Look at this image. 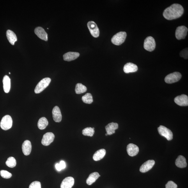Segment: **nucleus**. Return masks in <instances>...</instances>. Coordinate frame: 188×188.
<instances>
[{"label":"nucleus","instance_id":"obj_20","mask_svg":"<svg viewBox=\"0 0 188 188\" xmlns=\"http://www.w3.org/2000/svg\"><path fill=\"white\" fill-rule=\"evenodd\" d=\"M79 55L78 52H68L63 55V58L65 61H70L78 58Z\"/></svg>","mask_w":188,"mask_h":188},{"label":"nucleus","instance_id":"obj_15","mask_svg":"<svg viewBox=\"0 0 188 188\" xmlns=\"http://www.w3.org/2000/svg\"><path fill=\"white\" fill-rule=\"evenodd\" d=\"M139 149L136 145L130 144L127 146V152L128 155L131 157H134L138 154Z\"/></svg>","mask_w":188,"mask_h":188},{"label":"nucleus","instance_id":"obj_37","mask_svg":"<svg viewBox=\"0 0 188 188\" xmlns=\"http://www.w3.org/2000/svg\"><path fill=\"white\" fill-rule=\"evenodd\" d=\"M105 135H106V136H108V134L107 133L106 134H105Z\"/></svg>","mask_w":188,"mask_h":188},{"label":"nucleus","instance_id":"obj_19","mask_svg":"<svg viewBox=\"0 0 188 188\" xmlns=\"http://www.w3.org/2000/svg\"><path fill=\"white\" fill-rule=\"evenodd\" d=\"M118 127V125L117 123L112 122L105 127V129L108 135H111L115 133V130L117 129Z\"/></svg>","mask_w":188,"mask_h":188},{"label":"nucleus","instance_id":"obj_16","mask_svg":"<svg viewBox=\"0 0 188 188\" xmlns=\"http://www.w3.org/2000/svg\"><path fill=\"white\" fill-rule=\"evenodd\" d=\"M52 115L53 120L56 122H60L62 120V115L60 109L57 106L53 108L52 110Z\"/></svg>","mask_w":188,"mask_h":188},{"label":"nucleus","instance_id":"obj_8","mask_svg":"<svg viewBox=\"0 0 188 188\" xmlns=\"http://www.w3.org/2000/svg\"><path fill=\"white\" fill-rule=\"evenodd\" d=\"M188 29L186 27L184 26L178 27L175 32L176 37L178 40L185 39L187 35Z\"/></svg>","mask_w":188,"mask_h":188},{"label":"nucleus","instance_id":"obj_27","mask_svg":"<svg viewBox=\"0 0 188 188\" xmlns=\"http://www.w3.org/2000/svg\"><path fill=\"white\" fill-rule=\"evenodd\" d=\"M75 90L76 94H81L86 92L87 88L81 83H77L76 86Z\"/></svg>","mask_w":188,"mask_h":188},{"label":"nucleus","instance_id":"obj_34","mask_svg":"<svg viewBox=\"0 0 188 188\" xmlns=\"http://www.w3.org/2000/svg\"><path fill=\"white\" fill-rule=\"evenodd\" d=\"M180 56L181 57H183L185 59H188V49L183 50L182 51H181L180 53Z\"/></svg>","mask_w":188,"mask_h":188},{"label":"nucleus","instance_id":"obj_33","mask_svg":"<svg viewBox=\"0 0 188 188\" xmlns=\"http://www.w3.org/2000/svg\"><path fill=\"white\" fill-rule=\"evenodd\" d=\"M166 188H177V185L172 181H169L166 185Z\"/></svg>","mask_w":188,"mask_h":188},{"label":"nucleus","instance_id":"obj_1","mask_svg":"<svg viewBox=\"0 0 188 188\" xmlns=\"http://www.w3.org/2000/svg\"><path fill=\"white\" fill-rule=\"evenodd\" d=\"M184 9L180 4H174L164 10L163 16L165 19L171 20L177 19L182 16Z\"/></svg>","mask_w":188,"mask_h":188},{"label":"nucleus","instance_id":"obj_29","mask_svg":"<svg viewBox=\"0 0 188 188\" xmlns=\"http://www.w3.org/2000/svg\"><path fill=\"white\" fill-rule=\"evenodd\" d=\"M82 100L87 104H91L93 102L92 95L90 93H87L82 97Z\"/></svg>","mask_w":188,"mask_h":188},{"label":"nucleus","instance_id":"obj_17","mask_svg":"<svg viewBox=\"0 0 188 188\" xmlns=\"http://www.w3.org/2000/svg\"><path fill=\"white\" fill-rule=\"evenodd\" d=\"M138 70V68L137 66L135 64L131 63L126 64L123 67L124 72L127 74L136 72Z\"/></svg>","mask_w":188,"mask_h":188},{"label":"nucleus","instance_id":"obj_18","mask_svg":"<svg viewBox=\"0 0 188 188\" xmlns=\"http://www.w3.org/2000/svg\"><path fill=\"white\" fill-rule=\"evenodd\" d=\"M32 149L31 142L28 140L24 141L22 145V150L24 154L26 156L30 154Z\"/></svg>","mask_w":188,"mask_h":188},{"label":"nucleus","instance_id":"obj_23","mask_svg":"<svg viewBox=\"0 0 188 188\" xmlns=\"http://www.w3.org/2000/svg\"><path fill=\"white\" fill-rule=\"evenodd\" d=\"M3 82L4 90L6 93L10 92L11 88V79L7 75L5 76L3 78Z\"/></svg>","mask_w":188,"mask_h":188},{"label":"nucleus","instance_id":"obj_36","mask_svg":"<svg viewBox=\"0 0 188 188\" xmlns=\"http://www.w3.org/2000/svg\"><path fill=\"white\" fill-rule=\"evenodd\" d=\"M55 167H56V168L57 170H58V171H60L62 170V169L59 164H57L56 165H55Z\"/></svg>","mask_w":188,"mask_h":188},{"label":"nucleus","instance_id":"obj_31","mask_svg":"<svg viewBox=\"0 0 188 188\" xmlns=\"http://www.w3.org/2000/svg\"><path fill=\"white\" fill-rule=\"evenodd\" d=\"M0 174L2 177L5 179L10 178L12 176V174L7 171L2 170L0 172Z\"/></svg>","mask_w":188,"mask_h":188},{"label":"nucleus","instance_id":"obj_13","mask_svg":"<svg viewBox=\"0 0 188 188\" xmlns=\"http://www.w3.org/2000/svg\"><path fill=\"white\" fill-rule=\"evenodd\" d=\"M35 33L41 40L47 41V34L43 28L40 27H36L35 29Z\"/></svg>","mask_w":188,"mask_h":188},{"label":"nucleus","instance_id":"obj_22","mask_svg":"<svg viewBox=\"0 0 188 188\" xmlns=\"http://www.w3.org/2000/svg\"><path fill=\"white\" fill-rule=\"evenodd\" d=\"M6 36L9 42L12 45H14L15 43L17 41V36L14 32L8 30L6 31Z\"/></svg>","mask_w":188,"mask_h":188},{"label":"nucleus","instance_id":"obj_35","mask_svg":"<svg viewBox=\"0 0 188 188\" xmlns=\"http://www.w3.org/2000/svg\"><path fill=\"white\" fill-rule=\"evenodd\" d=\"M62 169H65L66 167V164L65 161H61L59 163Z\"/></svg>","mask_w":188,"mask_h":188},{"label":"nucleus","instance_id":"obj_25","mask_svg":"<svg viewBox=\"0 0 188 188\" xmlns=\"http://www.w3.org/2000/svg\"><path fill=\"white\" fill-rule=\"evenodd\" d=\"M99 173L97 172H94L90 174L86 180L87 184L91 185L95 183L99 177H100Z\"/></svg>","mask_w":188,"mask_h":188},{"label":"nucleus","instance_id":"obj_3","mask_svg":"<svg viewBox=\"0 0 188 188\" xmlns=\"http://www.w3.org/2000/svg\"><path fill=\"white\" fill-rule=\"evenodd\" d=\"M51 82V79L49 77L45 78L41 81L36 87L35 92L39 93L44 90L49 86Z\"/></svg>","mask_w":188,"mask_h":188},{"label":"nucleus","instance_id":"obj_6","mask_svg":"<svg viewBox=\"0 0 188 188\" xmlns=\"http://www.w3.org/2000/svg\"><path fill=\"white\" fill-rule=\"evenodd\" d=\"M182 76L180 73L175 72L167 75L165 78L164 80L167 83H173L179 81Z\"/></svg>","mask_w":188,"mask_h":188},{"label":"nucleus","instance_id":"obj_24","mask_svg":"<svg viewBox=\"0 0 188 188\" xmlns=\"http://www.w3.org/2000/svg\"><path fill=\"white\" fill-rule=\"evenodd\" d=\"M106 154V151L104 149H100L96 152L93 156V159L95 161H99L105 157Z\"/></svg>","mask_w":188,"mask_h":188},{"label":"nucleus","instance_id":"obj_32","mask_svg":"<svg viewBox=\"0 0 188 188\" xmlns=\"http://www.w3.org/2000/svg\"><path fill=\"white\" fill-rule=\"evenodd\" d=\"M29 188H41V183L39 181H35L29 185Z\"/></svg>","mask_w":188,"mask_h":188},{"label":"nucleus","instance_id":"obj_2","mask_svg":"<svg viewBox=\"0 0 188 188\" xmlns=\"http://www.w3.org/2000/svg\"><path fill=\"white\" fill-rule=\"evenodd\" d=\"M127 36V34L125 32H119L115 35L112 38V42L115 45H121L125 42Z\"/></svg>","mask_w":188,"mask_h":188},{"label":"nucleus","instance_id":"obj_38","mask_svg":"<svg viewBox=\"0 0 188 188\" xmlns=\"http://www.w3.org/2000/svg\"><path fill=\"white\" fill-rule=\"evenodd\" d=\"M9 74H11V73H10V72H9Z\"/></svg>","mask_w":188,"mask_h":188},{"label":"nucleus","instance_id":"obj_4","mask_svg":"<svg viewBox=\"0 0 188 188\" xmlns=\"http://www.w3.org/2000/svg\"><path fill=\"white\" fill-rule=\"evenodd\" d=\"M13 121L11 117L9 115H6L2 118L0 126L2 129L4 130H7L12 127Z\"/></svg>","mask_w":188,"mask_h":188},{"label":"nucleus","instance_id":"obj_7","mask_svg":"<svg viewBox=\"0 0 188 188\" xmlns=\"http://www.w3.org/2000/svg\"><path fill=\"white\" fill-rule=\"evenodd\" d=\"M158 131L159 134L161 136L166 138L167 140L171 141L173 139V132L164 126L160 125L158 128Z\"/></svg>","mask_w":188,"mask_h":188},{"label":"nucleus","instance_id":"obj_12","mask_svg":"<svg viewBox=\"0 0 188 188\" xmlns=\"http://www.w3.org/2000/svg\"><path fill=\"white\" fill-rule=\"evenodd\" d=\"M155 164V162L154 160H149L141 165L140 169V171L141 173H146L153 168Z\"/></svg>","mask_w":188,"mask_h":188},{"label":"nucleus","instance_id":"obj_21","mask_svg":"<svg viewBox=\"0 0 188 188\" xmlns=\"http://www.w3.org/2000/svg\"><path fill=\"white\" fill-rule=\"evenodd\" d=\"M176 166L179 168H184L187 166L186 159L182 155H180L176 159L175 161Z\"/></svg>","mask_w":188,"mask_h":188},{"label":"nucleus","instance_id":"obj_10","mask_svg":"<svg viewBox=\"0 0 188 188\" xmlns=\"http://www.w3.org/2000/svg\"><path fill=\"white\" fill-rule=\"evenodd\" d=\"M55 136L52 132H47L43 135L42 144L45 146H49L54 141Z\"/></svg>","mask_w":188,"mask_h":188},{"label":"nucleus","instance_id":"obj_11","mask_svg":"<svg viewBox=\"0 0 188 188\" xmlns=\"http://www.w3.org/2000/svg\"><path fill=\"white\" fill-rule=\"evenodd\" d=\"M176 104L181 106H186L188 105V96L184 94L176 97L174 99Z\"/></svg>","mask_w":188,"mask_h":188},{"label":"nucleus","instance_id":"obj_9","mask_svg":"<svg viewBox=\"0 0 188 188\" xmlns=\"http://www.w3.org/2000/svg\"><path fill=\"white\" fill-rule=\"evenodd\" d=\"M87 26L91 35L94 37H98L99 35V31L97 24L93 21H90L88 22Z\"/></svg>","mask_w":188,"mask_h":188},{"label":"nucleus","instance_id":"obj_14","mask_svg":"<svg viewBox=\"0 0 188 188\" xmlns=\"http://www.w3.org/2000/svg\"><path fill=\"white\" fill-rule=\"evenodd\" d=\"M74 184V178L68 177L64 179L61 183V188H72Z\"/></svg>","mask_w":188,"mask_h":188},{"label":"nucleus","instance_id":"obj_5","mask_svg":"<svg viewBox=\"0 0 188 188\" xmlns=\"http://www.w3.org/2000/svg\"><path fill=\"white\" fill-rule=\"evenodd\" d=\"M144 47L147 51L152 52L155 49L156 43L154 39L152 37L148 36L144 41Z\"/></svg>","mask_w":188,"mask_h":188},{"label":"nucleus","instance_id":"obj_30","mask_svg":"<svg viewBox=\"0 0 188 188\" xmlns=\"http://www.w3.org/2000/svg\"><path fill=\"white\" fill-rule=\"evenodd\" d=\"M6 166L11 168H14L16 166L17 162L15 158L13 157H10L8 158L6 162Z\"/></svg>","mask_w":188,"mask_h":188},{"label":"nucleus","instance_id":"obj_28","mask_svg":"<svg viewBox=\"0 0 188 188\" xmlns=\"http://www.w3.org/2000/svg\"><path fill=\"white\" fill-rule=\"evenodd\" d=\"M95 128L88 127L82 131V134L84 136L92 137L95 133Z\"/></svg>","mask_w":188,"mask_h":188},{"label":"nucleus","instance_id":"obj_26","mask_svg":"<svg viewBox=\"0 0 188 188\" xmlns=\"http://www.w3.org/2000/svg\"><path fill=\"white\" fill-rule=\"evenodd\" d=\"M49 124L47 119L45 117L41 118L39 119L37 123L38 127L40 130L45 129Z\"/></svg>","mask_w":188,"mask_h":188}]
</instances>
